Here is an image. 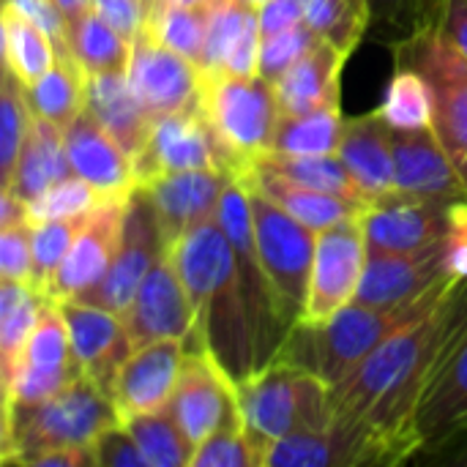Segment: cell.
Masks as SVG:
<instances>
[{
  "mask_svg": "<svg viewBox=\"0 0 467 467\" xmlns=\"http://www.w3.org/2000/svg\"><path fill=\"white\" fill-rule=\"evenodd\" d=\"M350 178L356 181L364 200H378L397 189L394 181V148H391V126L380 118V112L345 118L339 153Z\"/></svg>",
  "mask_w": 467,
  "mask_h": 467,
  "instance_id": "26",
  "label": "cell"
},
{
  "mask_svg": "<svg viewBox=\"0 0 467 467\" xmlns=\"http://www.w3.org/2000/svg\"><path fill=\"white\" fill-rule=\"evenodd\" d=\"M79 375L85 372L74 356L63 312L55 301H47L25 345L19 369L11 386L3 389V416H8L14 408L41 405L57 397Z\"/></svg>",
  "mask_w": 467,
  "mask_h": 467,
  "instance_id": "9",
  "label": "cell"
},
{
  "mask_svg": "<svg viewBox=\"0 0 467 467\" xmlns=\"http://www.w3.org/2000/svg\"><path fill=\"white\" fill-rule=\"evenodd\" d=\"M200 112L219 145L222 170L241 181L271 150L279 126L274 82L257 77L202 74Z\"/></svg>",
  "mask_w": 467,
  "mask_h": 467,
  "instance_id": "4",
  "label": "cell"
},
{
  "mask_svg": "<svg viewBox=\"0 0 467 467\" xmlns=\"http://www.w3.org/2000/svg\"><path fill=\"white\" fill-rule=\"evenodd\" d=\"M298 375L301 367L276 358L249 380L238 383L241 424L260 457V467L271 446L296 432L298 424Z\"/></svg>",
  "mask_w": 467,
  "mask_h": 467,
  "instance_id": "16",
  "label": "cell"
},
{
  "mask_svg": "<svg viewBox=\"0 0 467 467\" xmlns=\"http://www.w3.org/2000/svg\"><path fill=\"white\" fill-rule=\"evenodd\" d=\"M156 3H159V0H142V11H145V16L156 8Z\"/></svg>",
  "mask_w": 467,
  "mask_h": 467,
  "instance_id": "58",
  "label": "cell"
},
{
  "mask_svg": "<svg viewBox=\"0 0 467 467\" xmlns=\"http://www.w3.org/2000/svg\"><path fill=\"white\" fill-rule=\"evenodd\" d=\"M342 129L339 104H326L304 115H282L271 150L287 156H334L339 153Z\"/></svg>",
  "mask_w": 467,
  "mask_h": 467,
  "instance_id": "35",
  "label": "cell"
},
{
  "mask_svg": "<svg viewBox=\"0 0 467 467\" xmlns=\"http://www.w3.org/2000/svg\"><path fill=\"white\" fill-rule=\"evenodd\" d=\"M244 5H249V8H260L263 3H268V0H241Z\"/></svg>",
  "mask_w": 467,
  "mask_h": 467,
  "instance_id": "59",
  "label": "cell"
},
{
  "mask_svg": "<svg viewBox=\"0 0 467 467\" xmlns=\"http://www.w3.org/2000/svg\"><path fill=\"white\" fill-rule=\"evenodd\" d=\"M3 66L14 71L22 85L38 82L57 60V47L47 30L3 3Z\"/></svg>",
  "mask_w": 467,
  "mask_h": 467,
  "instance_id": "34",
  "label": "cell"
},
{
  "mask_svg": "<svg viewBox=\"0 0 467 467\" xmlns=\"http://www.w3.org/2000/svg\"><path fill=\"white\" fill-rule=\"evenodd\" d=\"M378 112L391 129L413 131V129L430 126L432 123V99H430V88H427L424 77L416 74L413 68L397 66V74L391 77Z\"/></svg>",
  "mask_w": 467,
  "mask_h": 467,
  "instance_id": "42",
  "label": "cell"
},
{
  "mask_svg": "<svg viewBox=\"0 0 467 467\" xmlns=\"http://www.w3.org/2000/svg\"><path fill=\"white\" fill-rule=\"evenodd\" d=\"M263 33L257 25V8L241 0H211L208 38L202 55V74L257 77L260 71Z\"/></svg>",
  "mask_w": 467,
  "mask_h": 467,
  "instance_id": "25",
  "label": "cell"
},
{
  "mask_svg": "<svg viewBox=\"0 0 467 467\" xmlns=\"http://www.w3.org/2000/svg\"><path fill=\"white\" fill-rule=\"evenodd\" d=\"M126 205H129V197H112L85 219L63 265L57 268L49 285V293H47L49 301L85 298L107 276L120 246Z\"/></svg>",
  "mask_w": 467,
  "mask_h": 467,
  "instance_id": "18",
  "label": "cell"
},
{
  "mask_svg": "<svg viewBox=\"0 0 467 467\" xmlns=\"http://www.w3.org/2000/svg\"><path fill=\"white\" fill-rule=\"evenodd\" d=\"M230 181L233 178L222 170H189L156 178L142 186L159 213L167 246L219 213V202Z\"/></svg>",
  "mask_w": 467,
  "mask_h": 467,
  "instance_id": "23",
  "label": "cell"
},
{
  "mask_svg": "<svg viewBox=\"0 0 467 467\" xmlns=\"http://www.w3.org/2000/svg\"><path fill=\"white\" fill-rule=\"evenodd\" d=\"M183 356V339H159L145 348H137L123 361L112 386V402L120 419L170 408L181 378Z\"/></svg>",
  "mask_w": 467,
  "mask_h": 467,
  "instance_id": "21",
  "label": "cell"
},
{
  "mask_svg": "<svg viewBox=\"0 0 467 467\" xmlns=\"http://www.w3.org/2000/svg\"><path fill=\"white\" fill-rule=\"evenodd\" d=\"M71 175H74V170H71V161L66 153L63 129L55 126L52 120L33 115L27 140H25L19 161H16L11 192L19 200L33 202L41 192H47L49 186H55L57 181L71 178Z\"/></svg>",
  "mask_w": 467,
  "mask_h": 467,
  "instance_id": "30",
  "label": "cell"
},
{
  "mask_svg": "<svg viewBox=\"0 0 467 467\" xmlns=\"http://www.w3.org/2000/svg\"><path fill=\"white\" fill-rule=\"evenodd\" d=\"M85 107L93 112V118L109 131V137L134 161V156L145 148L156 118L134 96L126 74H93V77H88Z\"/></svg>",
  "mask_w": 467,
  "mask_h": 467,
  "instance_id": "28",
  "label": "cell"
},
{
  "mask_svg": "<svg viewBox=\"0 0 467 467\" xmlns=\"http://www.w3.org/2000/svg\"><path fill=\"white\" fill-rule=\"evenodd\" d=\"M49 298L27 282L0 279V389H8Z\"/></svg>",
  "mask_w": 467,
  "mask_h": 467,
  "instance_id": "31",
  "label": "cell"
},
{
  "mask_svg": "<svg viewBox=\"0 0 467 467\" xmlns=\"http://www.w3.org/2000/svg\"><path fill=\"white\" fill-rule=\"evenodd\" d=\"M460 202V200H457ZM451 205L443 200H427L394 189L378 200H369L361 211V227L369 252L405 254L421 252L449 233Z\"/></svg>",
  "mask_w": 467,
  "mask_h": 467,
  "instance_id": "14",
  "label": "cell"
},
{
  "mask_svg": "<svg viewBox=\"0 0 467 467\" xmlns=\"http://www.w3.org/2000/svg\"><path fill=\"white\" fill-rule=\"evenodd\" d=\"M446 279H451L446 268V238L421 252H369L356 301L367 306H402Z\"/></svg>",
  "mask_w": 467,
  "mask_h": 467,
  "instance_id": "19",
  "label": "cell"
},
{
  "mask_svg": "<svg viewBox=\"0 0 467 467\" xmlns=\"http://www.w3.org/2000/svg\"><path fill=\"white\" fill-rule=\"evenodd\" d=\"M441 27L451 44L467 57V0H446L441 14Z\"/></svg>",
  "mask_w": 467,
  "mask_h": 467,
  "instance_id": "54",
  "label": "cell"
},
{
  "mask_svg": "<svg viewBox=\"0 0 467 467\" xmlns=\"http://www.w3.org/2000/svg\"><path fill=\"white\" fill-rule=\"evenodd\" d=\"M33 123V109L22 79L3 66L0 88V192L11 189L22 145Z\"/></svg>",
  "mask_w": 467,
  "mask_h": 467,
  "instance_id": "40",
  "label": "cell"
},
{
  "mask_svg": "<svg viewBox=\"0 0 467 467\" xmlns=\"http://www.w3.org/2000/svg\"><path fill=\"white\" fill-rule=\"evenodd\" d=\"M55 3L60 5V11L66 14L68 22H74L77 16H82L85 11L93 8V0H55Z\"/></svg>",
  "mask_w": 467,
  "mask_h": 467,
  "instance_id": "56",
  "label": "cell"
},
{
  "mask_svg": "<svg viewBox=\"0 0 467 467\" xmlns=\"http://www.w3.org/2000/svg\"><path fill=\"white\" fill-rule=\"evenodd\" d=\"M164 252H167V241H164L159 213H156L148 192L142 186H137L129 194L120 246H118V254H115L107 276L85 298H77V301H88V304H96V306L123 315L126 306L131 304L140 282L161 260Z\"/></svg>",
  "mask_w": 467,
  "mask_h": 467,
  "instance_id": "10",
  "label": "cell"
},
{
  "mask_svg": "<svg viewBox=\"0 0 467 467\" xmlns=\"http://www.w3.org/2000/svg\"><path fill=\"white\" fill-rule=\"evenodd\" d=\"M367 254L369 249L361 227V216L317 233L309 293L298 323H309V326L326 323L339 309L353 304L361 287Z\"/></svg>",
  "mask_w": 467,
  "mask_h": 467,
  "instance_id": "11",
  "label": "cell"
},
{
  "mask_svg": "<svg viewBox=\"0 0 467 467\" xmlns=\"http://www.w3.org/2000/svg\"><path fill=\"white\" fill-rule=\"evenodd\" d=\"M356 3H358V5H364V8H367V3H364V0H356ZM367 11H369V8H367Z\"/></svg>",
  "mask_w": 467,
  "mask_h": 467,
  "instance_id": "60",
  "label": "cell"
},
{
  "mask_svg": "<svg viewBox=\"0 0 467 467\" xmlns=\"http://www.w3.org/2000/svg\"><path fill=\"white\" fill-rule=\"evenodd\" d=\"M372 22H397L405 25V0H364Z\"/></svg>",
  "mask_w": 467,
  "mask_h": 467,
  "instance_id": "55",
  "label": "cell"
},
{
  "mask_svg": "<svg viewBox=\"0 0 467 467\" xmlns=\"http://www.w3.org/2000/svg\"><path fill=\"white\" fill-rule=\"evenodd\" d=\"M306 25L337 49L353 55L358 41L364 38L372 16L356 0H301Z\"/></svg>",
  "mask_w": 467,
  "mask_h": 467,
  "instance_id": "41",
  "label": "cell"
},
{
  "mask_svg": "<svg viewBox=\"0 0 467 467\" xmlns=\"http://www.w3.org/2000/svg\"><path fill=\"white\" fill-rule=\"evenodd\" d=\"M88 74L71 55H57L55 66L33 85H25L33 115L66 129L85 109Z\"/></svg>",
  "mask_w": 467,
  "mask_h": 467,
  "instance_id": "33",
  "label": "cell"
},
{
  "mask_svg": "<svg viewBox=\"0 0 467 467\" xmlns=\"http://www.w3.org/2000/svg\"><path fill=\"white\" fill-rule=\"evenodd\" d=\"M219 224L233 246V260L238 271V287L244 298V309L249 317L252 328V342H254V358H257V372L276 361L290 326L282 320L279 304L274 285L263 268L257 238H254V219H252V197L246 183L230 181L222 202H219Z\"/></svg>",
  "mask_w": 467,
  "mask_h": 467,
  "instance_id": "6",
  "label": "cell"
},
{
  "mask_svg": "<svg viewBox=\"0 0 467 467\" xmlns=\"http://www.w3.org/2000/svg\"><path fill=\"white\" fill-rule=\"evenodd\" d=\"M320 41V36L306 25H296L290 30L265 36L260 44V77L268 82H276L293 63H298L315 44Z\"/></svg>",
  "mask_w": 467,
  "mask_h": 467,
  "instance_id": "46",
  "label": "cell"
},
{
  "mask_svg": "<svg viewBox=\"0 0 467 467\" xmlns=\"http://www.w3.org/2000/svg\"><path fill=\"white\" fill-rule=\"evenodd\" d=\"M0 279L33 285V224L22 222L0 230Z\"/></svg>",
  "mask_w": 467,
  "mask_h": 467,
  "instance_id": "47",
  "label": "cell"
},
{
  "mask_svg": "<svg viewBox=\"0 0 467 467\" xmlns=\"http://www.w3.org/2000/svg\"><path fill=\"white\" fill-rule=\"evenodd\" d=\"M131 348H145L159 339H189L197 323L192 298L175 271L170 249L145 274L131 304L120 315Z\"/></svg>",
  "mask_w": 467,
  "mask_h": 467,
  "instance_id": "15",
  "label": "cell"
},
{
  "mask_svg": "<svg viewBox=\"0 0 467 467\" xmlns=\"http://www.w3.org/2000/svg\"><path fill=\"white\" fill-rule=\"evenodd\" d=\"M63 137L74 175H79L107 197H129L137 189L131 159L88 107L63 129Z\"/></svg>",
  "mask_w": 467,
  "mask_h": 467,
  "instance_id": "24",
  "label": "cell"
},
{
  "mask_svg": "<svg viewBox=\"0 0 467 467\" xmlns=\"http://www.w3.org/2000/svg\"><path fill=\"white\" fill-rule=\"evenodd\" d=\"M68 44L71 57L79 68L93 74H126L131 41H126L96 8L85 11L68 25Z\"/></svg>",
  "mask_w": 467,
  "mask_h": 467,
  "instance_id": "32",
  "label": "cell"
},
{
  "mask_svg": "<svg viewBox=\"0 0 467 467\" xmlns=\"http://www.w3.org/2000/svg\"><path fill=\"white\" fill-rule=\"evenodd\" d=\"M241 181L246 186L263 192L265 197H271L276 205H282L290 216H296L301 224H306L315 233H323V230H331L342 222L358 219L364 205H367L364 200H350L342 194L290 183V181L271 175L265 170H249Z\"/></svg>",
  "mask_w": 467,
  "mask_h": 467,
  "instance_id": "29",
  "label": "cell"
},
{
  "mask_svg": "<svg viewBox=\"0 0 467 467\" xmlns=\"http://www.w3.org/2000/svg\"><path fill=\"white\" fill-rule=\"evenodd\" d=\"M301 22H306L301 0H268L257 8V25H260L263 38L290 30Z\"/></svg>",
  "mask_w": 467,
  "mask_h": 467,
  "instance_id": "52",
  "label": "cell"
},
{
  "mask_svg": "<svg viewBox=\"0 0 467 467\" xmlns=\"http://www.w3.org/2000/svg\"><path fill=\"white\" fill-rule=\"evenodd\" d=\"M391 148H394V181L397 189L405 194L457 202L467 200V189L451 164L449 153L443 150L441 140L435 137L432 126L424 129H391Z\"/></svg>",
  "mask_w": 467,
  "mask_h": 467,
  "instance_id": "22",
  "label": "cell"
},
{
  "mask_svg": "<svg viewBox=\"0 0 467 467\" xmlns=\"http://www.w3.org/2000/svg\"><path fill=\"white\" fill-rule=\"evenodd\" d=\"M30 467H96L93 446H60V449H47L25 460Z\"/></svg>",
  "mask_w": 467,
  "mask_h": 467,
  "instance_id": "53",
  "label": "cell"
},
{
  "mask_svg": "<svg viewBox=\"0 0 467 467\" xmlns=\"http://www.w3.org/2000/svg\"><path fill=\"white\" fill-rule=\"evenodd\" d=\"M123 421L112 397L99 389L88 375H79L57 397L14 408L3 416L0 460L25 465L27 457L60 446H93L96 438L112 424Z\"/></svg>",
  "mask_w": 467,
  "mask_h": 467,
  "instance_id": "3",
  "label": "cell"
},
{
  "mask_svg": "<svg viewBox=\"0 0 467 467\" xmlns=\"http://www.w3.org/2000/svg\"><path fill=\"white\" fill-rule=\"evenodd\" d=\"M148 467H192L194 446L170 408L123 419Z\"/></svg>",
  "mask_w": 467,
  "mask_h": 467,
  "instance_id": "37",
  "label": "cell"
},
{
  "mask_svg": "<svg viewBox=\"0 0 467 467\" xmlns=\"http://www.w3.org/2000/svg\"><path fill=\"white\" fill-rule=\"evenodd\" d=\"M131 164L137 186H145L172 172L222 170V156L202 112L186 109L156 118L145 148L134 156Z\"/></svg>",
  "mask_w": 467,
  "mask_h": 467,
  "instance_id": "17",
  "label": "cell"
},
{
  "mask_svg": "<svg viewBox=\"0 0 467 467\" xmlns=\"http://www.w3.org/2000/svg\"><path fill=\"white\" fill-rule=\"evenodd\" d=\"M63 312V320L68 326L74 356L82 367V372L112 397L115 378L123 367V361L134 353L129 331L123 326V317L118 312H109L104 306L88 304V301H55Z\"/></svg>",
  "mask_w": 467,
  "mask_h": 467,
  "instance_id": "20",
  "label": "cell"
},
{
  "mask_svg": "<svg viewBox=\"0 0 467 467\" xmlns=\"http://www.w3.org/2000/svg\"><path fill=\"white\" fill-rule=\"evenodd\" d=\"M93 8L126 38L134 41V36L145 27V11L142 0H93Z\"/></svg>",
  "mask_w": 467,
  "mask_h": 467,
  "instance_id": "51",
  "label": "cell"
},
{
  "mask_svg": "<svg viewBox=\"0 0 467 467\" xmlns=\"http://www.w3.org/2000/svg\"><path fill=\"white\" fill-rule=\"evenodd\" d=\"M192 467H260V457L252 449L244 424L233 421L194 449Z\"/></svg>",
  "mask_w": 467,
  "mask_h": 467,
  "instance_id": "45",
  "label": "cell"
},
{
  "mask_svg": "<svg viewBox=\"0 0 467 467\" xmlns=\"http://www.w3.org/2000/svg\"><path fill=\"white\" fill-rule=\"evenodd\" d=\"M159 3H172V5H208L211 0H159Z\"/></svg>",
  "mask_w": 467,
  "mask_h": 467,
  "instance_id": "57",
  "label": "cell"
},
{
  "mask_svg": "<svg viewBox=\"0 0 467 467\" xmlns=\"http://www.w3.org/2000/svg\"><path fill=\"white\" fill-rule=\"evenodd\" d=\"M208 5H172V3H159L148 16L145 27L170 49L192 60L197 68L202 66L205 55V38H208Z\"/></svg>",
  "mask_w": 467,
  "mask_h": 467,
  "instance_id": "39",
  "label": "cell"
},
{
  "mask_svg": "<svg viewBox=\"0 0 467 467\" xmlns=\"http://www.w3.org/2000/svg\"><path fill=\"white\" fill-rule=\"evenodd\" d=\"M170 410L197 449L224 424L241 421L238 383L205 348H192L183 356Z\"/></svg>",
  "mask_w": 467,
  "mask_h": 467,
  "instance_id": "13",
  "label": "cell"
},
{
  "mask_svg": "<svg viewBox=\"0 0 467 467\" xmlns=\"http://www.w3.org/2000/svg\"><path fill=\"white\" fill-rule=\"evenodd\" d=\"M107 200L112 197L101 194L96 186H90L79 175H71L49 186L47 192H41L33 202H27V216H30V224L52 222V219H77V216L93 213Z\"/></svg>",
  "mask_w": 467,
  "mask_h": 467,
  "instance_id": "43",
  "label": "cell"
},
{
  "mask_svg": "<svg viewBox=\"0 0 467 467\" xmlns=\"http://www.w3.org/2000/svg\"><path fill=\"white\" fill-rule=\"evenodd\" d=\"M397 66L424 77L432 99V131L467 189V57L441 25L410 30L394 47Z\"/></svg>",
  "mask_w": 467,
  "mask_h": 467,
  "instance_id": "5",
  "label": "cell"
},
{
  "mask_svg": "<svg viewBox=\"0 0 467 467\" xmlns=\"http://www.w3.org/2000/svg\"><path fill=\"white\" fill-rule=\"evenodd\" d=\"M446 268L449 276L460 282L467 279V200L451 205V219L446 233Z\"/></svg>",
  "mask_w": 467,
  "mask_h": 467,
  "instance_id": "50",
  "label": "cell"
},
{
  "mask_svg": "<svg viewBox=\"0 0 467 467\" xmlns=\"http://www.w3.org/2000/svg\"><path fill=\"white\" fill-rule=\"evenodd\" d=\"M252 170H265L271 175H279L290 183H301L309 189L342 194L350 200H364V194L358 192L356 181L350 178L348 167L342 164L337 153L334 156H287V153L268 150L254 161Z\"/></svg>",
  "mask_w": 467,
  "mask_h": 467,
  "instance_id": "36",
  "label": "cell"
},
{
  "mask_svg": "<svg viewBox=\"0 0 467 467\" xmlns=\"http://www.w3.org/2000/svg\"><path fill=\"white\" fill-rule=\"evenodd\" d=\"M265 467H334L358 465L353 443L339 432H293L271 446L263 460Z\"/></svg>",
  "mask_w": 467,
  "mask_h": 467,
  "instance_id": "38",
  "label": "cell"
},
{
  "mask_svg": "<svg viewBox=\"0 0 467 467\" xmlns=\"http://www.w3.org/2000/svg\"><path fill=\"white\" fill-rule=\"evenodd\" d=\"M457 285L460 279L451 276L430 293H424L421 298L408 301L402 306H367L353 301L326 323H296L276 358H285L306 372H315L334 389L375 348H380L405 326L438 309L454 293Z\"/></svg>",
  "mask_w": 467,
  "mask_h": 467,
  "instance_id": "2",
  "label": "cell"
},
{
  "mask_svg": "<svg viewBox=\"0 0 467 467\" xmlns=\"http://www.w3.org/2000/svg\"><path fill=\"white\" fill-rule=\"evenodd\" d=\"M167 249L197 315L186 350L205 348L235 383L249 380L257 372L254 342L238 287L233 246L219 224V213L183 233Z\"/></svg>",
  "mask_w": 467,
  "mask_h": 467,
  "instance_id": "1",
  "label": "cell"
},
{
  "mask_svg": "<svg viewBox=\"0 0 467 467\" xmlns=\"http://www.w3.org/2000/svg\"><path fill=\"white\" fill-rule=\"evenodd\" d=\"M246 189L252 197V219H254L260 260L274 285L282 320L293 328L304 315L312 265H315L317 233L301 224L296 216H290L282 205H276L263 192L252 186Z\"/></svg>",
  "mask_w": 467,
  "mask_h": 467,
  "instance_id": "7",
  "label": "cell"
},
{
  "mask_svg": "<svg viewBox=\"0 0 467 467\" xmlns=\"http://www.w3.org/2000/svg\"><path fill=\"white\" fill-rule=\"evenodd\" d=\"M88 216L52 219V222L33 224V287L38 293H44V296L49 293V285H52L57 268L63 265V260Z\"/></svg>",
  "mask_w": 467,
  "mask_h": 467,
  "instance_id": "44",
  "label": "cell"
},
{
  "mask_svg": "<svg viewBox=\"0 0 467 467\" xmlns=\"http://www.w3.org/2000/svg\"><path fill=\"white\" fill-rule=\"evenodd\" d=\"M5 5L16 8L22 16L36 22L41 30H47L57 47V55H71V44H68L71 22L66 19V14L60 11V5L55 0H5Z\"/></svg>",
  "mask_w": 467,
  "mask_h": 467,
  "instance_id": "49",
  "label": "cell"
},
{
  "mask_svg": "<svg viewBox=\"0 0 467 467\" xmlns=\"http://www.w3.org/2000/svg\"><path fill=\"white\" fill-rule=\"evenodd\" d=\"M126 79L153 118L200 109L202 71L192 60L161 44L148 27H142L131 41Z\"/></svg>",
  "mask_w": 467,
  "mask_h": 467,
  "instance_id": "12",
  "label": "cell"
},
{
  "mask_svg": "<svg viewBox=\"0 0 467 467\" xmlns=\"http://www.w3.org/2000/svg\"><path fill=\"white\" fill-rule=\"evenodd\" d=\"M462 430H467V279L457 285L449 304L441 348L416 410V438L421 449H432Z\"/></svg>",
  "mask_w": 467,
  "mask_h": 467,
  "instance_id": "8",
  "label": "cell"
},
{
  "mask_svg": "<svg viewBox=\"0 0 467 467\" xmlns=\"http://www.w3.org/2000/svg\"><path fill=\"white\" fill-rule=\"evenodd\" d=\"M348 52L337 49L328 41H317L298 63H293L276 82V101L282 115H304L326 104H339V82L342 68L348 63Z\"/></svg>",
  "mask_w": 467,
  "mask_h": 467,
  "instance_id": "27",
  "label": "cell"
},
{
  "mask_svg": "<svg viewBox=\"0 0 467 467\" xmlns=\"http://www.w3.org/2000/svg\"><path fill=\"white\" fill-rule=\"evenodd\" d=\"M93 454H96V467H148L134 435L123 421L112 424L96 438Z\"/></svg>",
  "mask_w": 467,
  "mask_h": 467,
  "instance_id": "48",
  "label": "cell"
}]
</instances>
